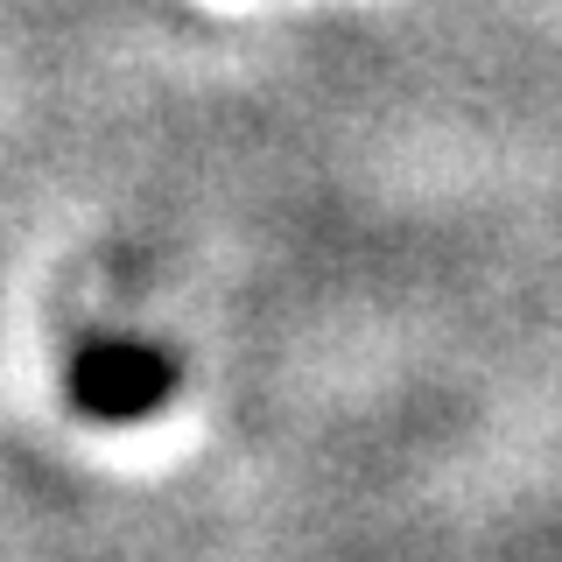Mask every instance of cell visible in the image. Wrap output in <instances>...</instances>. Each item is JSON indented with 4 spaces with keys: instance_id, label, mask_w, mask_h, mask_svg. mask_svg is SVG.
Returning a JSON list of instances; mask_svg holds the SVG:
<instances>
[{
    "instance_id": "obj_1",
    "label": "cell",
    "mask_w": 562,
    "mask_h": 562,
    "mask_svg": "<svg viewBox=\"0 0 562 562\" xmlns=\"http://www.w3.org/2000/svg\"><path fill=\"white\" fill-rule=\"evenodd\" d=\"M176 359L140 338H92L70 351V408L85 422H148L176 401Z\"/></svg>"
}]
</instances>
